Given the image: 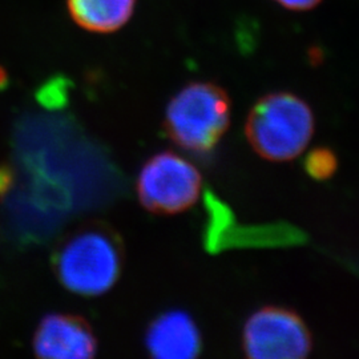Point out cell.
Here are the masks:
<instances>
[{
	"mask_svg": "<svg viewBox=\"0 0 359 359\" xmlns=\"http://www.w3.org/2000/svg\"><path fill=\"white\" fill-rule=\"evenodd\" d=\"M123 249L114 231L90 226L76 231L59 248L55 270L69 292L86 297L104 294L120 277Z\"/></svg>",
	"mask_w": 359,
	"mask_h": 359,
	"instance_id": "cell-1",
	"label": "cell"
},
{
	"mask_svg": "<svg viewBox=\"0 0 359 359\" xmlns=\"http://www.w3.org/2000/svg\"><path fill=\"white\" fill-rule=\"evenodd\" d=\"M274 1L283 6V8L292 10V11H308L321 3V0H274Z\"/></svg>",
	"mask_w": 359,
	"mask_h": 359,
	"instance_id": "cell-10",
	"label": "cell"
},
{
	"mask_svg": "<svg viewBox=\"0 0 359 359\" xmlns=\"http://www.w3.org/2000/svg\"><path fill=\"white\" fill-rule=\"evenodd\" d=\"M136 0H68V11L77 26L97 34H109L124 26Z\"/></svg>",
	"mask_w": 359,
	"mask_h": 359,
	"instance_id": "cell-8",
	"label": "cell"
},
{
	"mask_svg": "<svg viewBox=\"0 0 359 359\" xmlns=\"http://www.w3.org/2000/svg\"><path fill=\"white\" fill-rule=\"evenodd\" d=\"M231 121V99L213 83H192L170 100L165 115L168 136L181 148L206 154L224 136Z\"/></svg>",
	"mask_w": 359,
	"mask_h": 359,
	"instance_id": "cell-3",
	"label": "cell"
},
{
	"mask_svg": "<svg viewBox=\"0 0 359 359\" xmlns=\"http://www.w3.org/2000/svg\"><path fill=\"white\" fill-rule=\"evenodd\" d=\"M147 346L156 358L192 359L200 354L201 337L188 314L169 311L149 326Z\"/></svg>",
	"mask_w": 359,
	"mask_h": 359,
	"instance_id": "cell-7",
	"label": "cell"
},
{
	"mask_svg": "<svg viewBox=\"0 0 359 359\" xmlns=\"http://www.w3.org/2000/svg\"><path fill=\"white\" fill-rule=\"evenodd\" d=\"M34 350L40 358L87 359L95 355L97 342L81 317L51 314L39 323Z\"/></svg>",
	"mask_w": 359,
	"mask_h": 359,
	"instance_id": "cell-6",
	"label": "cell"
},
{
	"mask_svg": "<svg viewBox=\"0 0 359 359\" xmlns=\"http://www.w3.org/2000/svg\"><path fill=\"white\" fill-rule=\"evenodd\" d=\"M201 185V175L189 161L173 152H161L144 164L137 179V194L149 212L176 215L197 201Z\"/></svg>",
	"mask_w": 359,
	"mask_h": 359,
	"instance_id": "cell-4",
	"label": "cell"
},
{
	"mask_svg": "<svg viewBox=\"0 0 359 359\" xmlns=\"http://www.w3.org/2000/svg\"><path fill=\"white\" fill-rule=\"evenodd\" d=\"M243 344L249 358H305L311 350V335L294 311L268 306L248 320Z\"/></svg>",
	"mask_w": 359,
	"mask_h": 359,
	"instance_id": "cell-5",
	"label": "cell"
},
{
	"mask_svg": "<svg viewBox=\"0 0 359 359\" xmlns=\"http://www.w3.org/2000/svg\"><path fill=\"white\" fill-rule=\"evenodd\" d=\"M10 182H11V175L8 169L0 168V193L7 191V188L10 187Z\"/></svg>",
	"mask_w": 359,
	"mask_h": 359,
	"instance_id": "cell-11",
	"label": "cell"
},
{
	"mask_svg": "<svg viewBox=\"0 0 359 359\" xmlns=\"http://www.w3.org/2000/svg\"><path fill=\"white\" fill-rule=\"evenodd\" d=\"M8 77H7V72L0 67V90H4L7 86Z\"/></svg>",
	"mask_w": 359,
	"mask_h": 359,
	"instance_id": "cell-12",
	"label": "cell"
},
{
	"mask_svg": "<svg viewBox=\"0 0 359 359\" xmlns=\"http://www.w3.org/2000/svg\"><path fill=\"white\" fill-rule=\"evenodd\" d=\"M314 130L313 112L287 92L261 97L248 116L245 132L253 149L270 161H289L302 154Z\"/></svg>",
	"mask_w": 359,
	"mask_h": 359,
	"instance_id": "cell-2",
	"label": "cell"
},
{
	"mask_svg": "<svg viewBox=\"0 0 359 359\" xmlns=\"http://www.w3.org/2000/svg\"><path fill=\"white\" fill-rule=\"evenodd\" d=\"M305 170L311 179L323 181L330 179L338 167L337 156L329 148H316L306 156Z\"/></svg>",
	"mask_w": 359,
	"mask_h": 359,
	"instance_id": "cell-9",
	"label": "cell"
}]
</instances>
